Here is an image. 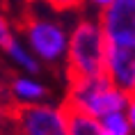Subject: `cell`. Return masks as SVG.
Returning <instances> with one entry per match:
<instances>
[{"mask_svg":"<svg viewBox=\"0 0 135 135\" xmlns=\"http://www.w3.org/2000/svg\"><path fill=\"white\" fill-rule=\"evenodd\" d=\"M16 39H18V35H16L12 21H9L5 14H0V50L5 53V50L16 41Z\"/></svg>","mask_w":135,"mask_h":135,"instance_id":"obj_10","label":"cell"},{"mask_svg":"<svg viewBox=\"0 0 135 135\" xmlns=\"http://www.w3.org/2000/svg\"><path fill=\"white\" fill-rule=\"evenodd\" d=\"M128 96L121 87L103 76H89V78H69L64 103L71 112H83L94 119H103L114 112H126Z\"/></svg>","mask_w":135,"mask_h":135,"instance_id":"obj_2","label":"cell"},{"mask_svg":"<svg viewBox=\"0 0 135 135\" xmlns=\"http://www.w3.org/2000/svg\"><path fill=\"white\" fill-rule=\"evenodd\" d=\"M53 9H57V12H69V9H78L83 2H87V0H46Z\"/></svg>","mask_w":135,"mask_h":135,"instance_id":"obj_11","label":"cell"},{"mask_svg":"<svg viewBox=\"0 0 135 135\" xmlns=\"http://www.w3.org/2000/svg\"><path fill=\"white\" fill-rule=\"evenodd\" d=\"M21 32H23L21 39L41 60L44 66L66 64L71 30H66L60 21H53L48 16H28Z\"/></svg>","mask_w":135,"mask_h":135,"instance_id":"obj_3","label":"cell"},{"mask_svg":"<svg viewBox=\"0 0 135 135\" xmlns=\"http://www.w3.org/2000/svg\"><path fill=\"white\" fill-rule=\"evenodd\" d=\"M9 114H12V103L7 99V92H2V87H0V124L9 121Z\"/></svg>","mask_w":135,"mask_h":135,"instance_id":"obj_12","label":"cell"},{"mask_svg":"<svg viewBox=\"0 0 135 135\" xmlns=\"http://www.w3.org/2000/svg\"><path fill=\"white\" fill-rule=\"evenodd\" d=\"M108 46H135V0H114L99 14Z\"/></svg>","mask_w":135,"mask_h":135,"instance_id":"obj_5","label":"cell"},{"mask_svg":"<svg viewBox=\"0 0 135 135\" xmlns=\"http://www.w3.org/2000/svg\"><path fill=\"white\" fill-rule=\"evenodd\" d=\"M50 89L37 76L16 73L7 83V99L12 108H28V105H37V103H46Z\"/></svg>","mask_w":135,"mask_h":135,"instance_id":"obj_6","label":"cell"},{"mask_svg":"<svg viewBox=\"0 0 135 135\" xmlns=\"http://www.w3.org/2000/svg\"><path fill=\"white\" fill-rule=\"evenodd\" d=\"M108 64V39L99 18H80L71 28L66 53V80L103 76Z\"/></svg>","mask_w":135,"mask_h":135,"instance_id":"obj_1","label":"cell"},{"mask_svg":"<svg viewBox=\"0 0 135 135\" xmlns=\"http://www.w3.org/2000/svg\"><path fill=\"white\" fill-rule=\"evenodd\" d=\"M5 57H7L21 73H28V76H39V73H41V66H44L41 60L28 48V44L23 41L21 37L5 50Z\"/></svg>","mask_w":135,"mask_h":135,"instance_id":"obj_7","label":"cell"},{"mask_svg":"<svg viewBox=\"0 0 135 135\" xmlns=\"http://www.w3.org/2000/svg\"><path fill=\"white\" fill-rule=\"evenodd\" d=\"M69 135H105L101 119H94L83 112H71V131Z\"/></svg>","mask_w":135,"mask_h":135,"instance_id":"obj_8","label":"cell"},{"mask_svg":"<svg viewBox=\"0 0 135 135\" xmlns=\"http://www.w3.org/2000/svg\"><path fill=\"white\" fill-rule=\"evenodd\" d=\"M101 126L105 131V135H135L131 121H128L126 112H114V114H108L101 119Z\"/></svg>","mask_w":135,"mask_h":135,"instance_id":"obj_9","label":"cell"},{"mask_svg":"<svg viewBox=\"0 0 135 135\" xmlns=\"http://www.w3.org/2000/svg\"><path fill=\"white\" fill-rule=\"evenodd\" d=\"M126 117H128V121H131V126H133V131H135V94H131V96H128Z\"/></svg>","mask_w":135,"mask_h":135,"instance_id":"obj_13","label":"cell"},{"mask_svg":"<svg viewBox=\"0 0 135 135\" xmlns=\"http://www.w3.org/2000/svg\"><path fill=\"white\" fill-rule=\"evenodd\" d=\"M9 124L14 135H69L71 110L66 103H37L28 108H12Z\"/></svg>","mask_w":135,"mask_h":135,"instance_id":"obj_4","label":"cell"},{"mask_svg":"<svg viewBox=\"0 0 135 135\" xmlns=\"http://www.w3.org/2000/svg\"><path fill=\"white\" fill-rule=\"evenodd\" d=\"M87 2H89V5H92V7L101 14V12H105V9L110 7V5H112L114 0H87Z\"/></svg>","mask_w":135,"mask_h":135,"instance_id":"obj_14","label":"cell"}]
</instances>
